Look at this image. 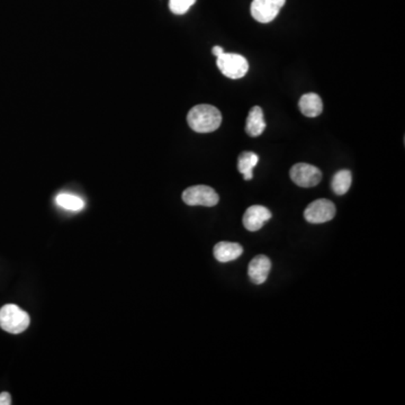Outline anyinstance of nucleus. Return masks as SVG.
<instances>
[{"mask_svg":"<svg viewBox=\"0 0 405 405\" xmlns=\"http://www.w3.org/2000/svg\"><path fill=\"white\" fill-rule=\"evenodd\" d=\"M187 122L191 129L197 133L217 131L222 123V114L212 105H197L189 110Z\"/></svg>","mask_w":405,"mask_h":405,"instance_id":"obj_1","label":"nucleus"},{"mask_svg":"<svg viewBox=\"0 0 405 405\" xmlns=\"http://www.w3.org/2000/svg\"><path fill=\"white\" fill-rule=\"evenodd\" d=\"M31 319L24 310L15 304L0 308V328L12 334H19L29 327Z\"/></svg>","mask_w":405,"mask_h":405,"instance_id":"obj_2","label":"nucleus"},{"mask_svg":"<svg viewBox=\"0 0 405 405\" xmlns=\"http://www.w3.org/2000/svg\"><path fill=\"white\" fill-rule=\"evenodd\" d=\"M217 68L230 79L243 78L249 71L248 60L236 53L221 54L217 57Z\"/></svg>","mask_w":405,"mask_h":405,"instance_id":"obj_3","label":"nucleus"},{"mask_svg":"<svg viewBox=\"0 0 405 405\" xmlns=\"http://www.w3.org/2000/svg\"><path fill=\"white\" fill-rule=\"evenodd\" d=\"M182 201L189 206H206L213 208L217 205L220 197L212 187L197 185L189 187L182 193Z\"/></svg>","mask_w":405,"mask_h":405,"instance_id":"obj_4","label":"nucleus"},{"mask_svg":"<svg viewBox=\"0 0 405 405\" xmlns=\"http://www.w3.org/2000/svg\"><path fill=\"white\" fill-rule=\"evenodd\" d=\"M293 182L303 188L315 187L322 180V173L319 168L308 164H296L289 171Z\"/></svg>","mask_w":405,"mask_h":405,"instance_id":"obj_5","label":"nucleus"},{"mask_svg":"<svg viewBox=\"0 0 405 405\" xmlns=\"http://www.w3.org/2000/svg\"><path fill=\"white\" fill-rule=\"evenodd\" d=\"M336 206L332 201L328 199H317L308 205L304 212L305 220L308 223H326L336 217Z\"/></svg>","mask_w":405,"mask_h":405,"instance_id":"obj_6","label":"nucleus"},{"mask_svg":"<svg viewBox=\"0 0 405 405\" xmlns=\"http://www.w3.org/2000/svg\"><path fill=\"white\" fill-rule=\"evenodd\" d=\"M286 0H254L251 15L259 23H270L276 19Z\"/></svg>","mask_w":405,"mask_h":405,"instance_id":"obj_7","label":"nucleus"},{"mask_svg":"<svg viewBox=\"0 0 405 405\" xmlns=\"http://www.w3.org/2000/svg\"><path fill=\"white\" fill-rule=\"evenodd\" d=\"M271 212L261 205H254L245 210L243 215V225L251 232H256L271 219Z\"/></svg>","mask_w":405,"mask_h":405,"instance_id":"obj_8","label":"nucleus"},{"mask_svg":"<svg viewBox=\"0 0 405 405\" xmlns=\"http://www.w3.org/2000/svg\"><path fill=\"white\" fill-rule=\"evenodd\" d=\"M270 269H271V261L269 258L264 255L257 256L249 264V278L256 285H261L267 280Z\"/></svg>","mask_w":405,"mask_h":405,"instance_id":"obj_9","label":"nucleus"},{"mask_svg":"<svg viewBox=\"0 0 405 405\" xmlns=\"http://www.w3.org/2000/svg\"><path fill=\"white\" fill-rule=\"evenodd\" d=\"M214 257L220 262H230V261L236 260L240 256L243 254V248L239 243L234 242H219L214 247Z\"/></svg>","mask_w":405,"mask_h":405,"instance_id":"obj_10","label":"nucleus"},{"mask_svg":"<svg viewBox=\"0 0 405 405\" xmlns=\"http://www.w3.org/2000/svg\"><path fill=\"white\" fill-rule=\"evenodd\" d=\"M265 130H266V122H265L264 112L261 110V107H252L247 117L245 132L252 138H257L264 133Z\"/></svg>","mask_w":405,"mask_h":405,"instance_id":"obj_11","label":"nucleus"},{"mask_svg":"<svg viewBox=\"0 0 405 405\" xmlns=\"http://www.w3.org/2000/svg\"><path fill=\"white\" fill-rule=\"evenodd\" d=\"M301 113L306 117H317L323 110V103L319 95L308 93L302 96L299 103Z\"/></svg>","mask_w":405,"mask_h":405,"instance_id":"obj_12","label":"nucleus"},{"mask_svg":"<svg viewBox=\"0 0 405 405\" xmlns=\"http://www.w3.org/2000/svg\"><path fill=\"white\" fill-rule=\"evenodd\" d=\"M259 157L251 151H245L238 158V170L243 175L245 180H251L254 178V169L258 164Z\"/></svg>","mask_w":405,"mask_h":405,"instance_id":"obj_13","label":"nucleus"},{"mask_svg":"<svg viewBox=\"0 0 405 405\" xmlns=\"http://www.w3.org/2000/svg\"><path fill=\"white\" fill-rule=\"evenodd\" d=\"M352 182V175L349 170H340L333 176L331 188L336 195H345L350 189Z\"/></svg>","mask_w":405,"mask_h":405,"instance_id":"obj_14","label":"nucleus"},{"mask_svg":"<svg viewBox=\"0 0 405 405\" xmlns=\"http://www.w3.org/2000/svg\"><path fill=\"white\" fill-rule=\"evenodd\" d=\"M56 203L63 210H71V212H79V210L85 208V201L82 198L73 195V194H68V193L59 194L56 197Z\"/></svg>","mask_w":405,"mask_h":405,"instance_id":"obj_15","label":"nucleus"},{"mask_svg":"<svg viewBox=\"0 0 405 405\" xmlns=\"http://www.w3.org/2000/svg\"><path fill=\"white\" fill-rule=\"evenodd\" d=\"M196 3V0H169V8L176 15H184Z\"/></svg>","mask_w":405,"mask_h":405,"instance_id":"obj_16","label":"nucleus"},{"mask_svg":"<svg viewBox=\"0 0 405 405\" xmlns=\"http://www.w3.org/2000/svg\"><path fill=\"white\" fill-rule=\"evenodd\" d=\"M12 404V396L10 393L3 392L0 394V405H10Z\"/></svg>","mask_w":405,"mask_h":405,"instance_id":"obj_17","label":"nucleus"},{"mask_svg":"<svg viewBox=\"0 0 405 405\" xmlns=\"http://www.w3.org/2000/svg\"><path fill=\"white\" fill-rule=\"evenodd\" d=\"M212 53H213L215 57H220L221 54L224 53L223 47H214L213 50H212Z\"/></svg>","mask_w":405,"mask_h":405,"instance_id":"obj_18","label":"nucleus"}]
</instances>
